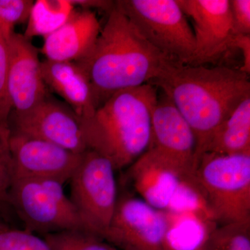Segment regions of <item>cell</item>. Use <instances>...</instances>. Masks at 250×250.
Here are the masks:
<instances>
[{
    "instance_id": "6da1fadb",
    "label": "cell",
    "mask_w": 250,
    "mask_h": 250,
    "mask_svg": "<svg viewBox=\"0 0 250 250\" xmlns=\"http://www.w3.org/2000/svg\"><path fill=\"white\" fill-rule=\"evenodd\" d=\"M150 84L161 88L190 125L196 140L197 161L217 128L250 95L249 75L239 69L174 60Z\"/></svg>"
},
{
    "instance_id": "7a4b0ae2",
    "label": "cell",
    "mask_w": 250,
    "mask_h": 250,
    "mask_svg": "<svg viewBox=\"0 0 250 250\" xmlns=\"http://www.w3.org/2000/svg\"><path fill=\"white\" fill-rule=\"evenodd\" d=\"M115 5L90 53L80 62L97 108L120 90L150 84L170 61Z\"/></svg>"
},
{
    "instance_id": "3957f363",
    "label": "cell",
    "mask_w": 250,
    "mask_h": 250,
    "mask_svg": "<svg viewBox=\"0 0 250 250\" xmlns=\"http://www.w3.org/2000/svg\"><path fill=\"white\" fill-rule=\"evenodd\" d=\"M158 98L154 85L120 90L81 124L85 144L107 159L115 170L129 167L147 150L151 113Z\"/></svg>"
},
{
    "instance_id": "277c9868",
    "label": "cell",
    "mask_w": 250,
    "mask_h": 250,
    "mask_svg": "<svg viewBox=\"0 0 250 250\" xmlns=\"http://www.w3.org/2000/svg\"><path fill=\"white\" fill-rule=\"evenodd\" d=\"M195 179L218 225L250 223V154L205 153L197 161Z\"/></svg>"
},
{
    "instance_id": "5b68a950",
    "label": "cell",
    "mask_w": 250,
    "mask_h": 250,
    "mask_svg": "<svg viewBox=\"0 0 250 250\" xmlns=\"http://www.w3.org/2000/svg\"><path fill=\"white\" fill-rule=\"evenodd\" d=\"M116 6L143 37L167 57L193 62V31L177 0H120Z\"/></svg>"
},
{
    "instance_id": "8992f818",
    "label": "cell",
    "mask_w": 250,
    "mask_h": 250,
    "mask_svg": "<svg viewBox=\"0 0 250 250\" xmlns=\"http://www.w3.org/2000/svg\"><path fill=\"white\" fill-rule=\"evenodd\" d=\"M115 172L107 159L88 149L69 181V198L76 209L82 231L103 239L118 202Z\"/></svg>"
},
{
    "instance_id": "52a82bcc",
    "label": "cell",
    "mask_w": 250,
    "mask_h": 250,
    "mask_svg": "<svg viewBox=\"0 0 250 250\" xmlns=\"http://www.w3.org/2000/svg\"><path fill=\"white\" fill-rule=\"evenodd\" d=\"M10 207L24 225L23 229L42 236L66 230H82L80 218L63 184L47 179H14Z\"/></svg>"
},
{
    "instance_id": "ba28073f",
    "label": "cell",
    "mask_w": 250,
    "mask_h": 250,
    "mask_svg": "<svg viewBox=\"0 0 250 250\" xmlns=\"http://www.w3.org/2000/svg\"><path fill=\"white\" fill-rule=\"evenodd\" d=\"M147 149L160 156L181 180L195 181L196 140L183 115L166 94L158 95L151 113Z\"/></svg>"
},
{
    "instance_id": "9c48e42d",
    "label": "cell",
    "mask_w": 250,
    "mask_h": 250,
    "mask_svg": "<svg viewBox=\"0 0 250 250\" xmlns=\"http://www.w3.org/2000/svg\"><path fill=\"white\" fill-rule=\"evenodd\" d=\"M167 228L165 212L127 195L118 199L103 239L121 250H166Z\"/></svg>"
},
{
    "instance_id": "30bf717a",
    "label": "cell",
    "mask_w": 250,
    "mask_h": 250,
    "mask_svg": "<svg viewBox=\"0 0 250 250\" xmlns=\"http://www.w3.org/2000/svg\"><path fill=\"white\" fill-rule=\"evenodd\" d=\"M9 127L11 132L48 141L77 154L88 150L81 118L67 104L50 94L24 114L11 113Z\"/></svg>"
},
{
    "instance_id": "8fae6325",
    "label": "cell",
    "mask_w": 250,
    "mask_h": 250,
    "mask_svg": "<svg viewBox=\"0 0 250 250\" xmlns=\"http://www.w3.org/2000/svg\"><path fill=\"white\" fill-rule=\"evenodd\" d=\"M9 149L13 179H47L69 182L83 154L43 140L10 131Z\"/></svg>"
},
{
    "instance_id": "7c38bea8",
    "label": "cell",
    "mask_w": 250,
    "mask_h": 250,
    "mask_svg": "<svg viewBox=\"0 0 250 250\" xmlns=\"http://www.w3.org/2000/svg\"><path fill=\"white\" fill-rule=\"evenodd\" d=\"M8 84L13 110L24 114L49 95L41 71L39 50L23 34L14 32L6 40Z\"/></svg>"
},
{
    "instance_id": "4fadbf2b",
    "label": "cell",
    "mask_w": 250,
    "mask_h": 250,
    "mask_svg": "<svg viewBox=\"0 0 250 250\" xmlns=\"http://www.w3.org/2000/svg\"><path fill=\"white\" fill-rule=\"evenodd\" d=\"M193 24L195 52L192 65L213 62L229 49L235 35L229 0H177Z\"/></svg>"
},
{
    "instance_id": "5bb4252c",
    "label": "cell",
    "mask_w": 250,
    "mask_h": 250,
    "mask_svg": "<svg viewBox=\"0 0 250 250\" xmlns=\"http://www.w3.org/2000/svg\"><path fill=\"white\" fill-rule=\"evenodd\" d=\"M101 29L93 11H75L63 25L44 37L41 52L52 62H80L93 49Z\"/></svg>"
},
{
    "instance_id": "9a60e30c",
    "label": "cell",
    "mask_w": 250,
    "mask_h": 250,
    "mask_svg": "<svg viewBox=\"0 0 250 250\" xmlns=\"http://www.w3.org/2000/svg\"><path fill=\"white\" fill-rule=\"evenodd\" d=\"M127 177L140 198L161 211L167 210L182 181L165 161L149 149L129 166Z\"/></svg>"
},
{
    "instance_id": "2e32d148",
    "label": "cell",
    "mask_w": 250,
    "mask_h": 250,
    "mask_svg": "<svg viewBox=\"0 0 250 250\" xmlns=\"http://www.w3.org/2000/svg\"><path fill=\"white\" fill-rule=\"evenodd\" d=\"M46 86L62 97L82 119L89 118L97 109L88 75L77 62H41Z\"/></svg>"
},
{
    "instance_id": "e0dca14e",
    "label": "cell",
    "mask_w": 250,
    "mask_h": 250,
    "mask_svg": "<svg viewBox=\"0 0 250 250\" xmlns=\"http://www.w3.org/2000/svg\"><path fill=\"white\" fill-rule=\"evenodd\" d=\"M235 155L250 154V95L217 128L205 153Z\"/></svg>"
},
{
    "instance_id": "ac0fdd59",
    "label": "cell",
    "mask_w": 250,
    "mask_h": 250,
    "mask_svg": "<svg viewBox=\"0 0 250 250\" xmlns=\"http://www.w3.org/2000/svg\"><path fill=\"white\" fill-rule=\"evenodd\" d=\"M166 214L168 223L166 250H201L210 232L218 225L213 219L200 213Z\"/></svg>"
},
{
    "instance_id": "d6986e66",
    "label": "cell",
    "mask_w": 250,
    "mask_h": 250,
    "mask_svg": "<svg viewBox=\"0 0 250 250\" xmlns=\"http://www.w3.org/2000/svg\"><path fill=\"white\" fill-rule=\"evenodd\" d=\"M75 11L69 0L36 1L23 35L29 40L36 36L45 37L63 25Z\"/></svg>"
},
{
    "instance_id": "ffe728a7",
    "label": "cell",
    "mask_w": 250,
    "mask_h": 250,
    "mask_svg": "<svg viewBox=\"0 0 250 250\" xmlns=\"http://www.w3.org/2000/svg\"><path fill=\"white\" fill-rule=\"evenodd\" d=\"M201 250H250V223L217 225Z\"/></svg>"
},
{
    "instance_id": "44dd1931",
    "label": "cell",
    "mask_w": 250,
    "mask_h": 250,
    "mask_svg": "<svg viewBox=\"0 0 250 250\" xmlns=\"http://www.w3.org/2000/svg\"><path fill=\"white\" fill-rule=\"evenodd\" d=\"M0 250H51L43 238L0 221Z\"/></svg>"
},
{
    "instance_id": "7402d4cb",
    "label": "cell",
    "mask_w": 250,
    "mask_h": 250,
    "mask_svg": "<svg viewBox=\"0 0 250 250\" xmlns=\"http://www.w3.org/2000/svg\"><path fill=\"white\" fill-rule=\"evenodd\" d=\"M34 1L0 0V34L7 40L14 32V27L27 22Z\"/></svg>"
},
{
    "instance_id": "603a6c76",
    "label": "cell",
    "mask_w": 250,
    "mask_h": 250,
    "mask_svg": "<svg viewBox=\"0 0 250 250\" xmlns=\"http://www.w3.org/2000/svg\"><path fill=\"white\" fill-rule=\"evenodd\" d=\"M10 130L0 129V212L11 208L9 193L12 183V162L9 149Z\"/></svg>"
},
{
    "instance_id": "cb8c5ba5",
    "label": "cell",
    "mask_w": 250,
    "mask_h": 250,
    "mask_svg": "<svg viewBox=\"0 0 250 250\" xmlns=\"http://www.w3.org/2000/svg\"><path fill=\"white\" fill-rule=\"evenodd\" d=\"M12 110L8 84L7 42L0 34V129L10 130L9 119Z\"/></svg>"
},
{
    "instance_id": "d4e9b609",
    "label": "cell",
    "mask_w": 250,
    "mask_h": 250,
    "mask_svg": "<svg viewBox=\"0 0 250 250\" xmlns=\"http://www.w3.org/2000/svg\"><path fill=\"white\" fill-rule=\"evenodd\" d=\"M229 2L234 34L250 35V0H231Z\"/></svg>"
},
{
    "instance_id": "484cf974",
    "label": "cell",
    "mask_w": 250,
    "mask_h": 250,
    "mask_svg": "<svg viewBox=\"0 0 250 250\" xmlns=\"http://www.w3.org/2000/svg\"><path fill=\"white\" fill-rule=\"evenodd\" d=\"M79 230H66L44 235L51 250H81Z\"/></svg>"
},
{
    "instance_id": "4316f807",
    "label": "cell",
    "mask_w": 250,
    "mask_h": 250,
    "mask_svg": "<svg viewBox=\"0 0 250 250\" xmlns=\"http://www.w3.org/2000/svg\"><path fill=\"white\" fill-rule=\"evenodd\" d=\"M81 250H118L108 242L82 230L78 231Z\"/></svg>"
},
{
    "instance_id": "83f0119b",
    "label": "cell",
    "mask_w": 250,
    "mask_h": 250,
    "mask_svg": "<svg viewBox=\"0 0 250 250\" xmlns=\"http://www.w3.org/2000/svg\"><path fill=\"white\" fill-rule=\"evenodd\" d=\"M230 48L239 49L243 54V65L239 69L247 75L250 73V35L235 34L231 39Z\"/></svg>"
},
{
    "instance_id": "f1b7e54d",
    "label": "cell",
    "mask_w": 250,
    "mask_h": 250,
    "mask_svg": "<svg viewBox=\"0 0 250 250\" xmlns=\"http://www.w3.org/2000/svg\"><path fill=\"white\" fill-rule=\"evenodd\" d=\"M73 6H80L83 10L95 9L109 14L115 7L116 1L110 0H69Z\"/></svg>"
},
{
    "instance_id": "f546056e",
    "label": "cell",
    "mask_w": 250,
    "mask_h": 250,
    "mask_svg": "<svg viewBox=\"0 0 250 250\" xmlns=\"http://www.w3.org/2000/svg\"><path fill=\"white\" fill-rule=\"evenodd\" d=\"M0 221H1V220H0Z\"/></svg>"
},
{
    "instance_id": "4dcf8cb0",
    "label": "cell",
    "mask_w": 250,
    "mask_h": 250,
    "mask_svg": "<svg viewBox=\"0 0 250 250\" xmlns=\"http://www.w3.org/2000/svg\"></svg>"
}]
</instances>
